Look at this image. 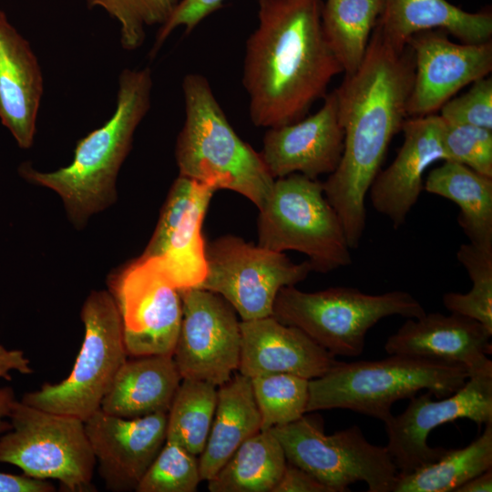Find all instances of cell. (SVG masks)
<instances>
[{
    "label": "cell",
    "mask_w": 492,
    "mask_h": 492,
    "mask_svg": "<svg viewBox=\"0 0 492 492\" xmlns=\"http://www.w3.org/2000/svg\"><path fill=\"white\" fill-rule=\"evenodd\" d=\"M55 487L44 479L0 472V492H52Z\"/></svg>",
    "instance_id": "f35d334b"
},
{
    "label": "cell",
    "mask_w": 492,
    "mask_h": 492,
    "mask_svg": "<svg viewBox=\"0 0 492 492\" xmlns=\"http://www.w3.org/2000/svg\"><path fill=\"white\" fill-rule=\"evenodd\" d=\"M462 364L409 354L377 361L338 362L323 375L309 380L306 413L348 409L385 422L392 405L422 390L436 398L457 391L467 380Z\"/></svg>",
    "instance_id": "5b68a950"
},
{
    "label": "cell",
    "mask_w": 492,
    "mask_h": 492,
    "mask_svg": "<svg viewBox=\"0 0 492 492\" xmlns=\"http://www.w3.org/2000/svg\"><path fill=\"white\" fill-rule=\"evenodd\" d=\"M15 401V397L12 387L5 386L0 388V436L11 428L8 416Z\"/></svg>",
    "instance_id": "60d3db41"
},
{
    "label": "cell",
    "mask_w": 492,
    "mask_h": 492,
    "mask_svg": "<svg viewBox=\"0 0 492 492\" xmlns=\"http://www.w3.org/2000/svg\"><path fill=\"white\" fill-rule=\"evenodd\" d=\"M8 419L11 428L0 436V463L31 477L56 479L67 491L93 488L96 459L83 420L21 400L15 401Z\"/></svg>",
    "instance_id": "9c48e42d"
},
{
    "label": "cell",
    "mask_w": 492,
    "mask_h": 492,
    "mask_svg": "<svg viewBox=\"0 0 492 492\" xmlns=\"http://www.w3.org/2000/svg\"><path fill=\"white\" fill-rule=\"evenodd\" d=\"M17 371L23 374H32L29 360L21 350H9L0 345V378L11 380L10 372Z\"/></svg>",
    "instance_id": "ab89813d"
},
{
    "label": "cell",
    "mask_w": 492,
    "mask_h": 492,
    "mask_svg": "<svg viewBox=\"0 0 492 492\" xmlns=\"http://www.w3.org/2000/svg\"><path fill=\"white\" fill-rule=\"evenodd\" d=\"M287 462L305 470L333 492L365 482L369 492H392L398 474L386 446L370 443L354 425L326 435L320 416L306 415L269 429Z\"/></svg>",
    "instance_id": "30bf717a"
},
{
    "label": "cell",
    "mask_w": 492,
    "mask_h": 492,
    "mask_svg": "<svg viewBox=\"0 0 492 492\" xmlns=\"http://www.w3.org/2000/svg\"><path fill=\"white\" fill-rule=\"evenodd\" d=\"M181 380L172 355L127 359L104 396L100 409L122 418L168 413Z\"/></svg>",
    "instance_id": "cb8c5ba5"
},
{
    "label": "cell",
    "mask_w": 492,
    "mask_h": 492,
    "mask_svg": "<svg viewBox=\"0 0 492 492\" xmlns=\"http://www.w3.org/2000/svg\"><path fill=\"white\" fill-rule=\"evenodd\" d=\"M492 467V423L468 446L446 449L436 461L398 473L392 492H455L473 477Z\"/></svg>",
    "instance_id": "83f0119b"
},
{
    "label": "cell",
    "mask_w": 492,
    "mask_h": 492,
    "mask_svg": "<svg viewBox=\"0 0 492 492\" xmlns=\"http://www.w3.org/2000/svg\"><path fill=\"white\" fill-rule=\"evenodd\" d=\"M207 272L199 288L223 297L241 321L272 315L275 298L313 271L308 261L294 263L284 253L227 235L206 245Z\"/></svg>",
    "instance_id": "8fae6325"
},
{
    "label": "cell",
    "mask_w": 492,
    "mask_h": 492,
    "mask_svg": "<svg viewBox=\"0 0 492 492\" xmlns=\"http://www.w3.org/2000/svg\"><path fill=\"white\" fill-rule=\"evenodd\" d=\"M456 257L466 270L472 287L466 293H445L443 304L450 313L477 321L492 333V246L465 243Z\"/></svg>",
    "instance_id": "4dcf8cb0"
},
{
    "label": "cell",
    "mask_w": 492,
    "mask_h": 492,
    "mask_svg": "<svg viewBox=\"0 0 492 492\" xmlns=\"http://www.w3.org/2000/svg\"><path fill=\"white\" fill-rule=\"evenodd\" d=\"M491 492L492 467L477 475L458 487L455 492Z\"/></svg>",
    "instance_id": "b9f144b4"
},
{
    "label": "cell",
    "mask_w": 492,
    "mask_h": 492,
    "mask_svg": "<svg viewBox=\"0 0 492 492\" xmlns=\"http://www.w3.org/2000/svg\"><path fill=\"white\" fill-rule=\"evenodd\" d=\"M414 77L411 49L395 48L375 25L361 65L334 89L343 149L336 169L323 185L351 250L359 247L365 230L369 188L392 138L407 118Z\"/></svg>",
    "instance_id": "6da1fadb"
},
{
    "label": "cell",
    "mask_w": 492,
    "mask_h": 492,
    "mask_svg": "<svg viewBox=\"0 0 492 492\" xmlns=\"http://www.w3.org/2000/svg\"><path fill=\"white\" fill-rule=\"evenodd\" d=\"M343 138L337 96L333 90L325 95L323 106L314 114L269 128L260 153L274 179L299 173L317 179L336 169Z\"/></svg>",
    "instance_id": "ac0fdd59"
},
{
    "label": "cell",
    "mask_w": 492,
    "mask_h": 492,
    "mask_svg": "<svg viewBox=\"0 0 492 492\" xmlns=\"http://www.w3.org/2000/svg\"><path fill=\"white\" fill-rule=\"evenodd\" d=\"M168 413L122 418L101 409L85 421L96 465L108 489L130 491L166 441Z\"/></svg>",
    "instance_id": "e0dca14e"
},
{
    "label": "cell",
    "mask_w": 492,
    "mask_h": 492,
    "mask_svg": "<svg viewBox=\"0 0 492 492\" xmlns=\"http://www.w3.org/2000/svg\"><path fill=\"white\" fill-rule=\"evenodd\" d=\"M492 333L480 323L451 313L407 318L385 341L388 354H409L464 365L469 375L492 368Z\"/></svg>",
    "instance_id": "44dd1931"
},
{
    "label": "cell",
    "mask_w": 492,
    "mask_h": 492,
    "mask_svg": "<svg viewBox=\"0 0 492 492\" xmlns=\"http://www.w3.org/2000/svg\"><path fill=\"white\" fill-rule=\"evenodd\" d=\"M181 86L185 119L175 148L179 176L240 193L260 210L275 180L261 153L236 133L204 76L190 73Z\"/></svg>",
    "instance_id": "277c9868"
},
{
    "label": "cell",
    "mask_w": 492,
    "mask_h": 492,
    "mask_svg": "<svg viewBox=\"0 0 492 492\" xmlns=\"http://www.w3.org/2000/svg\"><path fill=\"white\" fill-rule=\"evenodd\" d=\"M442 146L445 160L492 178V130L443 119Z\"/></svg>",
    "instance_id": "e575fe53"
},
{
    "label": "cell",
    "mask_w": 492,
    "mask_h": 492,
    "mask_svg": "<svg viewBox=\"0 0 492 492\" xmlns=\"http://www.w3.org/2000/svg\"><path fill=\"white\" fill-rule=\"evenodd\" d=\"M250 379L262 431L287 425L306 414L308 379L290 374H262Z\"/></svg>",
    "instance_id": "1f68e13d"
},
{
    "label": "cell",
    "mask_w": 492,
    "mask_h": 492,
    "mask_svg": "<svg viewBox=\"0 0 492 492\" xmlns=\"http://www.w3.org/2000/svg\"><path fill=\"white\" fill-rule=\"evenodd\" d=\"M286 463L275 436L261 430L238 447L208 481V488L210 492H272Z\"/></svg>",
    "instance_id": "4316f807"
},
{
    "label": "cell",
    "mask_w": 492,
    "mask_h": 492,
    "mask_svg": "<svg viewBox=\"0 0 492 492\" xmlns=\"http://www.w3.org/2000/svg\"><path fill=\"white\" fill-rule=\"evenodd\" d=\"M439 116L451 123L492 130V77L473 82L467 92L447 100L440 108Z\"/></svg>",
    "instance_id": "d590c367"
},
{
    "label": "cell",
    "mask_w": 492,
    "mask_h": 492,
    "mask_svg": "<svg viewBox=\"0 0 492 492\" xmlns=\"http://www.w3.org/2000/svg\"><path fill=\"white\" fill-rule=\"evenodd\" d=\"M424 190L458 206V225L469 242L492 246V178L464 164L444 160L428 173Z\"/></svg>",
    "instance_id": "484cf974"
},
{
    "label": "cell",
    "mask_w": 492,
    "mask_h": 492,
    "mask_svg": "<svg viewBox=\"0 0 492 492\" xmlns=\"http://www.w3.org/2000/svg\"><path fill=\"white\" fill-rule=\"evenodd\" d=\"M128 356L172 355L182 319L179 291L151 258L139 257L109 282Z\"/></svg>",
    "instance_id": "7c38bea8"
},
{
    "label": "cell",
    "mask_w": 492,
    "mask_h": 492,
    "mask_svg": "<svg viewBox=\"0 0 492 492\" xmlns=\"http://www.w3.org/2000/svg\"><path fill=\"white\" fill-rule=\"evenodd\" d=\"M422 304L405 291L368 294L352 287L302 292L295 285L282 288L272 316L301 329L333 355L354 357L364 349L367 332L380 320L399 315L419 318Z\"/></svg>",
    "instance_id": "8992f818"
},
{
    "label": "cell",
    "mask_w": 492,
    "mask_h": 492,
    "mask_svg": "<svg viewBox=\"0 0 492 492\" xmlns=\"http://www.w3.org/2000/svg\"><path fill=\"white\" fill-rule=\"evenodd\" d=\"M257 3L258 25L246 41L242 85L251 122L269 128L303 118L343 71L323 29V0Z\"/></svg>",
    "instance_id": "7a4b0ae2"
},
{
    "label": "cell",
    "mask_w": 492,
    "mask_h": 492,
    "mask_svg": "<svg viewBox=\"0 0 492 492\" xmlns=\"http://www.w3.org/2000/svg\"><path fill=\"white\" fill-rule=\"evenodd\" d=\"M407 46L415 64L407 118L435 114L457 91L492 70L491 40L457 44L443 30H429L414 35Z\"/></svg>",
    "instance_id": "2e32d148"
},
{
    "label": "cell",
    "mask_w": 492,
    "mask_h": 492,
    "mask_svg": "<svg viewBox=\"0 0 492 492\" xmlns=\"http://www.w3.org/2000/svg\"><path fill=\"white\" fill-rule=\"evenodd\" d=\"M272 492H333L313 476L289 462Z\"/></svg>",
    "instance_id": "74e56055"
},
{
    "label": "cell",
    "mask_w": 492,
    "mask_h": 492,
    "mask_svg": "<svg viewBox=\"0 0 492 492\" xmlns=\"http://www.w3.org/2000/svg\"><path fill=\"white\" fill-rule=\"evenodd\" d=\"M259 210L258 245L278 252H302L319 272L351 264L343 227L317 179L299 173L275 179Z\"/></svg>",
    "instance_id": "52a82bcc"
},
{
    "label": "cell",
    "mask_w": 492,
    "mask_h": 492,
    "mask_svg": "<svg viewBox=\"0 0 492 492\" xmlns=\"http://www.w3.org/2000/svg\"><path fill=\"white\" fill-rule=\"evenodd\" d=\"M376 26L399 50L414 35L429 30H443L463 43L478 44L491 40L492 13L467 12L447 0H384Z\"/></svg>",
    "instance_id": "603a6c76"
},
{
    "label": "cell",
    "mask_w": 492,
    "mask_h": 492,
    "mask_svg": "<svg viewBox=\"0 0 492 492\" xmlns=\"http://www.w3.org/2000/svg\"><path fill=\"white\" fill-rule=\"evenodd\" d=\"M201 481L197 456L166 440L136 487L138 492H194Z\"/></svg>",
    "instance_id": "836d02e7"
},
{
    "label": "cell",
    "mask_w": 492,
    "mask_h": 492,
    "mask_svg": "<svg viewBox=\"0 0 492 492\" xmlns=\"http://www.w3.org/2000/svg\"><path fill=\"white\" fill-rule=\"evenodd\" d=\"M404 142L395 159L380 170L368 193L374 210L401 227L424 190L423 176L435 162L445 160L443 119L437 114L408 118L403 123Z\"/></svg>",
    "instance_id": "d6986e66"
},
{
    "label": "cell",
    "mask_w": 492,
    "mask_h": 492,
    "mask_svg": "<svg viewBox=\"0 0 492 492\" xmlns=\"http://www.w3.org/2000/svg\"><path fill=\"white\" fill-rule=\"evenodd\" d=\"M88 8L99 7L119 24L123 49L139 48L149 26L164 24L179 0H85Z\"/></svg>",
    "instance_id": "d6a6232c"
},
{
    "label": "cell",
    "mask_w": 492,
    "mask_h": 492,
    "mask_svg": "<svg viewBox=\"0 0 492 492\" xmlns=\"http://www.w3.org/2000/svg\"><path fill=\"white\" fill-rule=\"evenodd\" d=\"M224 0H180L173 12L162 24L156 35L150 56H155L167 38L178 27H184L186 35L191 33L208 15L219 10Z\"/></svg>",
    "instance_id": "8d00e7d4"
},
{
    "label": "cell",
    "mask_w": 492,
    "mask_h": 492,
    "mask_svg": "<svg viewBox=\"0 0 492 492\" xmlns=\"http://www.w3.org/2000/svg\"><path fill=\"white\" fill-rule=\"evenodd\" d=\"M217 388L205 381L181 380L168 412L166 440L194 456L202 453L214 417Z\"/></svg>",
    "instance_id": "f546056e"
},
{
    "label": "cell",
    "mask_w": 492,
    "mask_h": 492,
    "mask_svg": "<svg viewBox=\"0 0 492 492\" xmlns=\"http://www.w3.org/2000/svg\"><path fill=\"white\" fill-rule=\"evenodd\" d=\"M241 346L238 371L252 378L290 374L311 380L323 375L339 361L301 329L272 315L241 321Z\"/></svg>",
    "instance_id": "ffe728a7"
},
{
    "label": "cell",
    "mask_w": 492,
    "mask_h": 492,
    "mask_svg": "<svg viewBox=\"0 0 492 492\" xmlns=\"http://www.w3.org/2000/svg\"><path fill=\"white\" fill-rule=\"evenodd\" d=\"M425 392L410 398L404 412L384 423L385 446L398 473H409L438 459L446 449L431 447L427 437L436 427L466 418L481 425L492 423V368L470 374L455 393L433 400Z\"/></svg>",
    "instance_id": "4fadbf2b"
},
{
    "label": "cell",
    "mask_w": 492,
    "mask_h": 492,
    "mask_svg": "<svg viewBox=\"0 0 492 492\" xmlns=\"http://www.w3.org/2000/svg\"><path fill=\"white\" fill-rule=\"evenodd\" d=\"M261 430L251 379L241 374L217 388V404L199 466L201 481L214 477L238 447Z\"/></svg>",
    "instance_id": "d4e9b609"
},
{
    "label": "cell",
    "mask_w": 492,
    "mask_h": 492,
    "mask_svg": "<svg viewBox=\"0 0 492 492\" xmlns=\"http://www.w3.org/2000/svg\"><path fill=\"white\" fill-rule=\"evenodd\" d=\"M152 87L149 67L123 69L114 113L77 142L71 163L49 172L24 163L19 173L56 192L72 220L85 223L115 200L117 176L131 149L135 131L151 107Z\"/></svg>",
    "instance_id": "3957f363"
},
{
    "label": "cell",
    "mask_w": 492,
    "mask_h": 492,
    "mask_svg": "<svg viewBox=\"0 0 492 492\" xmlns=\"http://www.w3.org/2000/svg\"><path fill=\"white\" fill-rule=\"evenodd\" d=\"M43 92L33 48L0 9V120L21 149L34 143Z\"/></svg>",
    "instance_id": "7402d4cb"
},
{
    "label": "cell",
    "mask_w": 492,
    "mask_h": 492,
    "mask_svg": "<svg viewBox=\"0 0 492 492\" xmlns=\"http://www.w3.org/2000/svg\"><path fill=\"white\" fill-rule=\"evenodd\" d=\"M215 190L179 176L140 257L151 258L179 290L199 288L207 272L202 223Z\"/></svg>",
    "instance_id": "9a60e30c"
},
{
    "label": "cell",
    "mask_w": 492,
    "mask_h": 492,
    "mask_svg": "<svg viewBox=\"0 0 492 492\" xmlns=\"http://www.w3.org/2000/svg\"><path fill=\"white\" fill-rule=\"evenodd\" d=\"M179 292L182 319L172 357L182 379L218 387L238 371L241 321L234 308L215 292L201 288Z\"/></svg>",
    "instance_id": "5bb4252c"
},
{
    "label": "cell",
    "mask_w": 492,
    "mask_h": 492,
    "mask_svg": "<svg viewBox=\"0 0 492 492\" xmlns=\"http://www.w3.org/2000/svg\"><path fill=\"white\" fill-rule=\"evenodd\" d=\"M384 0H325L322 25L345 75L361 65Z\"/></svg>",
    "instance_id": "f1b7e54d"
},
{
    "label": "cell",
    "mask_w": 492,
    "mask_h": 492,
    "mask_svg": "<svg viewBox=\"0 0 492 492\" xmlns=\"http://www.w3.org/2000/svg\"><path fill=\"white\" fill-rule=\"evenodd\" d=\"M81 318L85 336L69 375L45 384L21 401L38 409L76 416L84 422L100 409L118 369L128 359L116 302L107 291L86 299Z\"/></svg>",
    "instance_id": "ba28073f"
}]
</instances>
